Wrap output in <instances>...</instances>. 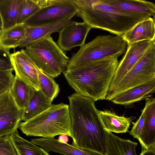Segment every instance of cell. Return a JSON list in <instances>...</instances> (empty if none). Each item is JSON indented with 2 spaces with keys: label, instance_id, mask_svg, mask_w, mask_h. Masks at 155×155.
Segmentation results:
<instances>
[{
  "label": "cell",
  "instance_id": "cell-1",
  "mask_svg": "<svg viewBox=\"0 0 155 155\" xmlns=\"http://www.w3.org/2000/svg\"><path fill=\"white\" fill-rule=\"evenodd\" d=\"M72 145L101 155L106 153V130L91 98L75 93L68 97Z\"/></svg>",
  "mask_w": 155,
  "mask_h": 155
},
{
  "label": "cell",
  "instance_id": "cell-33",
  "mask_svg": "<svg viewBox=\"0 0 155 155\" xmlns=\"http://www.w3.org/2000/svg\"><path fill=\"white\" fill-rule=\"evenodd\" d=\"M59 142L67 143L68 141V138L67 136L65 134L60 135L57 139Z\"/></svg>",
  "mask_w": 155,
  "mask_h": 155
},
{
  "label": "cell",
  "instance_id": "cell-16",
  "mask_svg": "<svg viewBox=\"0 0 155 155\" xmlns=\"http://www.w3.org/2000/svg\"><path fill=\"white\" fill-rule=\"evenodd\" d=\"M105 4L118 9L130 13L147 15L155 19V4L143 0H102Z\"/></svg>",
  "mask_w": 155,
  "mask_h": 155
},
{
  "label": "cell",
  "instance_id": "cell-19",
  "mask_svg": "<svg viewBox=\"0 0 155 155\" xmlns=\"http://www.w3.org/2000/svg\"><path fill=\"white\" fill-rule=\"evenodd\" d=\"M106 135L105 155H139L136 152L137 142L122 139L107 131Z\"/></svg>",
  "mask_w": 155,
  "mask_h": 155
},
{
  "label": "cell",
  "instance_id": "cell-18",
  "mask_svg": "<svg viewBox=\"0 0 155 155\" xmlns=\"http://www.w3.org/2000/svg\"><path fill=\"white\" fill-rule=\"evenodd\" d=\"M155 19L151 17L137 23L122 37L127 44L155 40Z\"/></svg>",
  "mask_w": 155,
  "mask_h": 155
},
{
  "label": "cell",
  "instance_id": "cell-17",
  "mask_svg": "<svg viewBox=\"0 0 155 155\" xmlns=\"http://www.w3.org/2000/svg\"><path fill=\"white\" fill-rule=\"evenodd\" d=\"M31 141L48 152L51 151L64 155H101L93 151L80 149L67 143L60 142L54 138L33 139Z\"/></svg>",
  "mask_w": 155,
  "mask_h": 155
},
{
  "label": "cell",
  "instance_id": "cell-4",
  "mask_svg": "<svg viewBox=\"0 0 155 155\" xmlns=\"http://www.w3.org/2000/svg\"><path fill=\"white\" fill-rule=\"evenodd\" d=\"M71 123L68 105L52 104L40 114L21 122L19 128L27 136L54 138L58 135L71 136Z\"/></svg>",
  "mask_w": 155,
  "mask_h": 155
},
{
  "label": "cell",
  "instance_id": "cell-32",
  "mask_svg": "<svg viewBox=\"0 0 155 155\" xmlns=\"http://www.w3.org/2000/svg\"><path fill=\"white\" fill-rule=\"evenodd\" d=\"M139 155H155V146L147 149H142L141 152Z\"/></svg>",
  "mask_w": 155,
  "mask_h": 155
},
{
  "label": "cell",
  "instance_id": "cell-3",
  "mask_svg": "<svg viewBox=\"0 0 155 155\" xmlns=\"http://www.w3.org/2000/svg\"><path fill=\"white\" fill-rule=\"evenodd\" d=\"M76 15L91 28L101 29L122 37L139 22L151 17L125 12L113 7L102 0H72Z\"/></svg>",
  "mask_w": 155,
  "mask_h": 155
},
{
  "label": "cell",
  "instance_id": "cell-24",
  "mask_svg": "<svg viewBox=\"0 0 155 155\" xmlns=\"http://www.w3.org/2000/svg\"><path fill=\"white\" fill-rule=\"evenodd\" d=\"M11 90L17 104L23 110L28 103L33 90L15 75Z\"/></svg>",
  "mask_w": 155,
  "mask_h": 155
},
{
  "label": "cell",
  "instance_id": "cell-6",
  "mask_svg": "<svg viewBox=\"0 0 155 155\" xmlns=\"http://www.w3.org/2000/svg\"><path fill=\"white\" fill-rule=\"evenodd\" d=\"M127 43L121 37L100 35L84 44L70 59L66 69L110 56L118 57L125 52Z\"/></svg>",
  "mask_w": 155,
  "mask_h": 155
},
{
  "label": "cell",
  "instance_id": "cell-9",
  "mask_svg": "<svg viewBox=\"0 0 155 155\" xmlns=\"http://www.w3.org/2000/svg\"><path fill=\"white\" fill-rule=\"evenodd\" d=\"M22 111L17 104L11 89L0 94V137L17 130Z\"/></svg>",
  "mask_w": 155,
  "mask_h": 155
},
{
  "label": "cell",
  "instance_id": "cell-5",
  "mask_svg": "<svg viewBox=\"0 0 155 155\" xmlns=\"http://www.w3.org/2000/svg\"><path fill=\"white\" fill-rule=\"evenodd\" d=\"M25 49L37 68L53 78L63 72L70 60L51 35L36 41Z\"/></svg>",
  "mask_w": 155,
  "mask_h": 155
},
{
  "label": "cell",
  "instance_id": "cell-29",
  "mask_svg": "<svg viewBox=\"0 0 155 155\" xmlns=\"http://www.w3.org/2000/svg\"><path fill=\"white\" fill-rule=\"evenodd\" d=\"M13 71L0 70V94L11 88L15 77Z\"/></svg>",
  "mask_w": 155,
  "mask_h": 155
},
{
  "label": "cell",
  "instance_id": "cell-12",
  "mask_svg": "<svg viewBox=\"0 0 155 155\" xmlns=\"http://www.w3.org/2000/svg\"><path fill=\"white\" fill-rule=\"evenodd\" d=\"M91 28L83 21H71L59 32L57 45L64 52L85 44L87 35Z\"/></svg>",
  "mask_w": 155,
  "mask_h": 155
},
{
  "label": "cell",
  "instance_id": "cell-31",
  "mask_svg": "<svg viewBox=\"0 0 155 155\" xmlns=\"http://www.w3.org/2000/svg\"><path fill=\"white\" fill-rule=\"evenodd\" d=\"M145 115V108L141 110V114L137 120L134 123L131 129L129 131V134L134 138L138 139L143 127Z\"/></svg>",
  "mask_w": 155,
  "mask_h": 155
},
{
  "label": "cell",
  "instance_id": "cell-22",
  "mask_svg": "<svg viewBox=\"0 0 155 155\" xmlns=\"http://www.w3.org/2000/svg\"><path fill=\"white\" fill-rule=\"evenodd\" d=\"M22 0H0V16L2 26L5 30L17 24V18Z\"/></svg>",
  "mask_w": 155,
  "mask_h": 155
},
{
  "label": "cell",
  "instance_id": "cell-25",
  "mask_svg": "<svg viewBox=\"0 0 155 155\" xmlns=\"http://www.w3.org/2000/svg\"><path fill=\"white\" fill-rule=\"evenodd\" d=\"M9 137L18 155H50L42 147L21 137L17 130Z\"/></svg>",
  "mask_w": 155,
  "mask_h": 155
},
{
  "label": "cell",
  "instance_id": "cell-7",
  "mask_svg": "<svg viewBox=\"0 0 155 155\" xmlns=\"http://www.w3.org/2000/svg\"><path fill=\"white\" fill-rule=\"evenodd\" d=\"M155 79V41L113 90L107 93L105 100L110 101L117 96L137 86Z\"/></svg>",
  "mask_w": 155,
  "mask_h": 155
},
{
  "label": "cell",
  "instance_id": "cell-2",
  "mask_svg": "<svg viewBox=\"0 0 155 155\" xmlns=\"http://www.w3.org/2000/svg\"><path fill=\"white\" fill-rule=\"evenodd\" d=\"M118 57L110 56L89 62L63 73L75 92L95 101L105 100L119 64Z\"/></svg>",
  "mask_w": 155,
  "mask_h": 155
},
{
  "label": "cell",
  "instance_id": "cell-20",
  "mask_svg": "<svg viewBox=\"0 0 155 155\" xmlns=\"http://www.w3.org/2000/svg\"><path fill=\"white\" fill-rule=\"evenodd\" d=\"M99 115L104 129L110 132L125 133L128 132L134 117L119 116L109 110H99Z\"/></svg>",
  "mask_w": 155,
  "mask_h": 155
},
{
  "label": "cell",
  "instance_id": "cell-27",
  "mask_svg": "<svg viewBox=\"0 0 155 155\" xmlns=\"http://www.w3.org/2000/svg\"><path fill=\"white\" fill-rule=\"evenodd\" d=\"M40 8L35 0H22L17 18V24H23Z\"/></svg>",
  "mask_w": 155,
  "mask_h": 155
},
{
  "label": "cell",
  "instance_id": "cell-28",
  "mask_svg": "<svg viewBox=\"0 0 155 155\" xmlns=\"http://www.w3.org/2000/svg\"><path fill=\"white\" fill-rule=\"evenodd\" d=\"M0 155H18L9 135L0 137Z\"/></svg>",
  "mask_w": 155,
  "mask_h": 155
},
{
  "label": "cell",
  "instance_id": "cell-34",
  "mask_svg": "<svg viewBox=\"0 0 155 155\" xmlns=\"http://www.w3.org/2000/svg\"><path fill=\"white\" fill-rule=\"evenodd\" d=\"M2 20H1V17L0 16V28L1 29V27H2Z\"/></svg>",
  "mask_w": 155,
  "mask_h": 155
},
{
  "label": "cell",
  "instance_id": "cell-35",
  "mask_svg": "<svg viewBox=\"0 0 155 155\" xmlns=\"http://www.w3.org/2000/svg\"><path fill=\"white\" fill-rule=\"evenodd\" d=\"M0 30H1V29H0Z\"/></svg>",
  "mask_w": 155,
  "mask_h": 155
},
{
  "label": "cell",
  "instance_id": "cell-26",
  "mask_svg": "<svg viewBox=\"0 0 155 155\" xmlns=\"http://www.w3.org/2000/svg\"><path fill=\"white\" fill-rule=\"evenodd\" d=\"M40 90L44 95L52 102L58 96L60 87L53 78L44 73L36 67Z\"/></svg>",
  "mask_w": 155,
  "mask_h": 155
},
{
  "label": "cell",
  "instance_id": "cell-21",
  "mask_svg": "<svg viewBox=\"0 0 155 155\" xmlns=\"http://www.w3.org/2000/svg\"><path fill=\"white\" fill-rule=\"evenodd\" d=\"M40 90L34 91L25 109L22 111L21 120L26 121L44 111L52 104Z\"/></svg>",
  "mask_w": 155,
  "mask_h": 155
},
{
  "label": "cell",
  "instance_id": "cell-10",
  "mask_svg": "<svg viewBox=\"0 0 155 155\" xmlns=\"http://www.w3.org/2000/svg\"><path fill=\"white\" fill-rule=\"evenodd\" d=\"M154 41L144 40L127 44L126 52L119 63L107 94L113 90Z\"/></svg>",
  "mask_w": 155,
  "mask_h": 155
},
{
  "label": "cell",
  "instance_id": "cell-30",
  "mask_svg": "<svg viewBox=\"0 0 155 155\" xmlns=\"http://www.w3.org/2000/svg\"><path fill=\"white\" fill-rule=\"evenodd\" d=\"M9 49L0 47V70L13 71Z\"/></svg>",
  "mask_w": 155,
  "mask_h": 155
},
{
  "label": "cell",
  "instance_id": "cell-23",
  "mask_svg": "<svg viewBox=\"0 0 155 155\" xmlns=\"http://www.w3.org/2000/svg\"><path fill=\"white\" fill-rule=\"evenodd\" d=\"M26 27L23 24H17L4 30H0V47L10 49L17 47L24 37Z\"/></svg>",
  "mask_w": 155,
  "mask_h": 155
},
{
  "label": "cell",
  "instance_id": "cell-8",
  "mask_svg": "<svg viewBox=\"0 0 155 155\" xmlns=\"http://www.w3.org/2000/svg\"><path fill=\"white\" fill-rule=\"evenodd\" d=\"M77 13L72 0H53L49 5L41 7L23 24L29 27L48 25L73 18Z\"/></svg>",
  "mask_w": 155,
  "mask_h": 155
},
{
  "label": "cell",
  "instance_id": "cell-11",
  "mask_svg": "<svg viewBox=\"0 0 155 155\" xmlns=\"http://www.w3.org/2000/svg\"><path fill=\"white\" fill-rule=\"evenodd\" d=\"M12 64L15 75L34 91L40 90L36 66L25 49L11 54Z\"/></svg>",
  "mask_w": 155,
  "mask_h": 155
},
{
  "label": "cell",
  "instance_id": "cell-15",
  "mask_svg": "<svg viewBox=\"0 0 155 155\" xmlns=\"http://www.w3.org/2000/svg\"><path fill=\"white\" fill-rule=\"evenodd\" d=\"M155 92V79L132 88L117 96L110 101L115 104L128 106L151 97Z\"/></svg>",
  "mask_w": 155,
  "mask_h": 155
},
{
  "label": "cell",
  "instance_id": "cell-14",
  "mask_svg": "<svg viewBox=\"0 0 155 155\" xmlns=\"http://www.w3.org/2000/svg\"><path fill=\"white\" fill-rule=\"evenodd\" d=\"M70 17L56 23L48 25L35 27H26L25 35L18 43V47H26L53 33L59 32L72 21Z\"/></svg>",
  "mask_w": 155,
  "mask_h": 155
},
{
  "label": "cell",
  "instance_id": "cell-13",
  "mask_svg": "<svg viewBox=\"0 0 155 155\" xmlns=\"http://www.w3.org/2000/svg\"><path fill=\"white\" fill-rule=\"evenodd\" d=\"M144 122L138 140L142 149H147L155 146V98L145 100Z\"/></svg>",
  "mask_w": 155,
  "mask_h": 155
}]
</instances>
